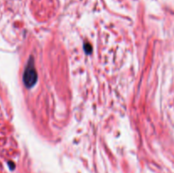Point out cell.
Listing matches in <instances>:
<instances>
[{"label":"cell","mask_w":174,"mask_h":173,"mask_svg":"<svg viewBox=\"0 0 174 173\" xmlns=\"http://www.w3.org/2000/svg\"><path fill=\"white\" fill-rule=\"evenodd\" d=\"M38 82V73L34 65V59L30 56L23 74V82L27 88H31Z\"/></svg>","instance_id":"6da1fadb"},{"label":"cell","mask_w":174,"mask_h":173,"mask_svg":"<svg viewBox=\"0 0 174 173\" xmlns=\"http://www.w3.org/2000/svg\"><path fill=\"white\" fill-rule=\"evenodd\" d=\"M83 48H84L85 52L87 53V54H90L92 52V47H91V45L89 43H84V47Z\"/></svg>","instance_id":"7a4b0ae2"},{"label":"cell","mask_w":174,"mask_h":173,"mask_svg":"<svg viewBox=\"0 0 174 173\" xmlns=\"http://www.w3.org/2000/svg\"><path fill=\"white\" fill-rule=\"evenodd\" d=\"M9 166H10V170H14L15 169V164L13 163V162H11V161H9Z\"/></svg>","instance_id":"3957f363"}]
</instances>
